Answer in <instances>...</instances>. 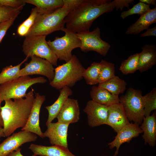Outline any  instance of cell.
Segmentation results:
<instances>
[{"label":"cell","instance_id":"cell-1","mask_svg":"<svg viewBox=\"0 0 156 156\" xmlns=\"http://www.w3.org/2000/svg\"><path fill=\"white\" fill-rule=\"evenodd\" d=\"M114 8V1L82 0L65 17L66 28L75 33L89 31L96 19Z\"/></svg>","mask_w":156,"mask_h":156},{"label":"cell","instance_id":"cell-2","mask_svg":"<svg viewBox=\"0 0 156 156\" xmlns=\"http://www.w3.org/2000/svg\"><path fill=\"white\" fill-rule=\"evenodd\" d=\"M33 89L23 98L5 100L1 107L3 132L8 137L17 129L23 127L26 124L33 107L35 98Z\"/></svg>","mask_w":156,"mask_h":156},{"label":"cell","instance_id":"cell-3","mask_svg":"<svg viewBox=\"0 0 156 156\" xmlns=\"http://www.w3.org/2000/svg\"><path fill=\"white\" fill-rule=\"evenodd\" d=\"M82 0H63L64 5L53 12L46 14L38 15L33 26L26 36H47L65 27L64 19L73 9Z\"/></svg>","mask_w":156,"mask_h":156},{"label":"cell","instance_id":"cell-4","mask_svg":"<svg viewBox=\"0 0 156 156\" xmlns=\"http://www.w3.org/2000/svg\"><path fill=\"white\" fill-rule=\"evenodd\" d=\"M84 68L79 59L75 55L70 59L55 68V75L50 85L57 90L68 86H73L83 78Z\"/></svg>","mask_w":156,"mask_h":156},{"label":"cell","instance_id":"cell-5","mask_svg":"<svg viewBox=\"0 0 156 156\" xmlns=\"http://www.w3.org/2000/svg\"><path fill=\"white\" fill-rule=\"evenodd\" d=\"M119 101L129 121L141 125L144 117V102L141 91L130 87L125 94L119 98Z\"/></svg>","mask_w":156,"mask_h":156},{"label":"cell","instance_id":"cell-6","mask_svg":"<svg viewBox=\"0 0 156 156\" xmlns=\"http://www.w3.org/2000/svg\"><path fill=\"white\" fill-rule=\"evenodd\" d=\"M47 80L42 77L31 78L29 76L18 78L0 84V96L2 101L24 97L28 89L37 83H44Z\"/></svg>","mask_w":156,"mask_h":156},{"label":"cell","instance_id":"cell-7","mask_svg":"<svg viewBox=\"0 0 156 156\" xmlns=\"http://www.w3.org/2000/svg\"><path fill=\"white\" fill-rule=\"evenodd\" d=\"M46 36H25L22 50L26 57L32 56L44 59L53 66H57L58 58L49 47L46 40Z\"/></svg>","mask_w":156,"mask_h":156},{"label":"cell","instance_id":"cell-8","mask_svg":"<svg viewBox=\"0 0 156 156\" xmlns=\"http://www.w3.org/2000/svg\"><path fill=\"white\" fill-rule=\"evenodd\" d=\"M62 31L65 32L64 36L61 37H56L54 40H49L47 43L58 59L66 62L71 58L73 55L72 51L75 48H80L81 43L76 33L65 27Z\"/></svg>","mask_w":156,"mask_h":156},{"label":"cell","instance_id":"cell-9","mask_svg":"<svg viewBox=\"0 0 156 156\" xmlns=\"http://www.w3.org/2000/svg\"><path fill=\"white\" fill-rule=\"evenodd\" d=\"M76 34L81 40L80 48L83 52L93 51L105 56L111 47L108 43L101 38V31L98 27L92 31L81 32Z\"/></svg>","mask_w":156,"mask_h":156},{"label":"cell","instance_id":"cell-10","mask_svg":"<svg viewBox=\"0 0 156 156\" xmlns=\"http://www.w3.org/2000/svg\"><path fill=\"white\" fill-rule=\"evenodd\" d=\"M30 57V62L26 63L25 67L20 69V76L41 75L46 77L51 82L55 75L53 65L47 60L36 56H32Z\"/></svg>","mask_w":156,"mask_h":156},{"label":"cell","instance_id":"cell-11","mask_svg":"<svg viewBox=\"0 0 156 156\" xmlns=\"http://www.w3.org/2000/svg\"><path fill=\"white\" fill-rule=\"evenodd\" d=\"M37 138V135L25 131L13 133L0 144V156H7L23 144L35 142Z\"/></svg>","mask_w":156,"mask_h":156},{"label":"cell","instance_id":"cell-12","mask_svg":"<svg viewBox=\"0 0 156 156\" xmlns=\"http://www.w3.org/2000/svg\"><path fill=\"white\" fill-rule=\"evenodd\" d=\"M108 111V106L92 100L88 101L83 109L87 116L88 124L92 127L107 124Z\"/></svg>","mask_w":156,"mask_h":156},{"label":"cell","instance_id":"cell-13","mask_svg":"<svg viewBox=\"0 0 156 156\" xmlns=\"http://www.w3.org/2000/svg\"><path fill=\"white\" fill-rule=\"evenodd\" d=\"M69 124L59 122H51L47 125L46 130L43 133L44 137L49 138L52 145H58L68 148L67 132Z\"/></svg>","mask_w":156,"mask_h":156},{"label":"cell","instance_id":"cell-14","mask_svg":"<svg viewBox=\"0 0 156 156\" xmlns=\"http://www.w3.org/2000/svg\"><path fill=\"white\" fill-rule=\"evenodd\" d=\"M142 132L139 125L134 123L129 122L124 126L117 133L114 139L108 143L110 149L116 148L113 156L118 155L120 147L122 144L130 143L133 138L137 137Z\"/></svg>","mask_w":156,"mask_h":156},{"label":"cell","instance_id":"cell-15","mask_svg":"<svg viewBox=\"0 0 156 156\" xmlns=\"http://www.w3.org/2000/svg\"><path fill=\"white\" fill-rule=\"evenodd\" d=\"M45 100V96L36 93L30 115L25 125L21 130L30 132L44 138L39 124V114L41 106Z\"/></svg>","mask_w":156,"mask_h":156},{"label":"cell","instance_id":"cell-16","mask_svg":"<svg viewBox=\"0 0 156 156\" xmlns=\"http://www.w3.org/2000/svg\"><path fill=\"white\" fill-rule=\"evenodd\" d=\"M80 109L78 101L68 98L64 103L56 118L58 122L70 124L79 119Z\"/></svg>","mask_w":156,"mask_h":156},{"label":"cell","instance_id":"cell-17","mask_svg":"<svg viewBox=\"0 0 156 156\" xmlns=\"http://www.w3.org/2000/svg\"><path fill=\"white\" fill-rule=\"evenodd\" d=\"M129 123L123 107L120 103L108 106L107 124L117 133L122 128Z\"/></svg>","mask_w":156,"mask_h":156},{"label":"cell","instance_id":"cell-18","mask_svg":"<svg viewBox=\"0 0 156 156\" xmlns=\"http://www.w3.org/2000/svg\"><path fill=\"white\" fill-rule=\"evenodd\" d=\"M156 23V7L140 15L139 18L127 29L125 34L135 35L149 28L151 25Z\"/></svg>","mask_w":156,"mask_h":156},{"label":"cell","instance_id":"cell-19","mask_svg":"<svg viewBox=\"0 0 156 156\" xmlns=\"http://www.w3.org/2000/svg\"><path fill=\"white\" fill-rule=\"evenodd\" d=\"M142 51L139 53L138 70L141 73L151 69L156 64V46L147 44L141 48Z\"/></svg>","mask_w":156,"mask_h":156},{"label":"cell","instance_id":"cell-20","mask_svg":"<svg viewBox=\"0 0 156 156\" xmlns=\"http://www.w3.org/2000/svg\"><path fill=\"white\" fill-rule=\"evenodd\" d=\"M36 156H76L68 148L58 145L46 146L32 144L29 147Z\"/></svg>","mask_w":156,"mask_h":156},{"label":"cell","instance_id":"cell-21","mask_svg":"<svg viewBox=\"0 0 156 156\" xmlns=\"http://www.w3.org/2000/svg\"><path fill=\"white\" fill-rule=\"evenodd\" d=\"M143 134L142 137L145 144L154 146L156 141V118L154 113L144 117L140 126Z\"/></svg>","mask_w":156,"mask_h":156},{"label":"cell","instance_id":"cell-22","mask_svg":"<svg viewBox=\"0 0 156 156\" xmlns=\"http://www.w3.org/2000/svg\"><path fill=\"white\" fill-rule=\"evenodd\" d=\"M92 100L107 106L120 103L118 96L112 94L106 89L93 86L90 92Z\"/></svg>","mask_w":156,"mask_h":156},{"label":"cell","instance_id":"cell-23","mask_svg":"<svg viewBox=\"0 0 156 156\" xmlns=\"http://www.w3.org/2000/svg\"><path fill=\"white\" fill-rule=\"evenodd\" d=\"M72 93L70 88L65 87L61 89L59 96L54 103L51 105L45 107L49 113L46 125L57 117L66 101Z\"/></svg>","mask_w":156,"mask_h":156},{"label":"cell","instance_id":"cell-24","mask_svg":"<svg viewBox=\"0 0 156 156\" xmlns=\"http://www.w3.org/2000/svg\"><path fill=\"white\" fill-rule=\"evenodd\" d=\"M26 3L36 6L38 14H46L51 13L62 7L63 0H23Z\"/></svg>","mask_w":156,"mask_h":156},{"label":"cell","instance_id":"cell-25","mask_svg":"<svg viewBox=\"0 0 156 156\" xmlns=\"http://www.w3.org/2000/svg\"><path fill=\"white\" fill-rule=\"evenodd\" d=\"M127 84L125 80L116 76L105 82L99 83L98 86L106 89L113 94L118 96L124 92Z\"/></svg>","mask_w":156,"mask_h":156},{"label":"cell","instance_id":"cell-26","mask_svg":"<svg viewBox=\"0 0 156 156\" xmlns=\"http://www.w3.org/2000/svg\"><path fill=\"white\" fill-rule=\"evenodd\" d=\"M29 57L26 58L17 65H12L3 68L0 73V84L15 79L19 77L20 67L21 65L28 60Z\"/></svg>","mask_w":156,"mask_h":156},{"label":"cell","instance_id":"cell-27","mask_svg":"<svg viewBox=\"0 0 156 156\" xmlns=\"http://www.w3.org/2000/svg\"><path fill=\"white\" fill-rule=\"evenodd\" d=\"M100 67V62H94L87 69H85L83 78L87 84L92 85L98 83Z\"/></svg>","mask_w":156,"mask_h":156},{"label":"cell","instance_id":"cell-28","mask_svg":"<svg viewBox=\"0 0 156 156\" xmlns=\"http://www.w3.org/2000/svg\"><path fill=\"white\" fill-rule=\"evenodd\" d=\"M100 69L98 83L105 82L116 76L114 64L102 59L100 62Z\"/></svg>","mask_w":156,"mask_h":156},{"label":"cell","instance_id":"cell-29","mask_svg":"<svg viewBox=\"0 0 156 156\" xmlns=\"http://www.w3.org/2000/svg\"><path fill=\"white\" fill-rule=\"evenodd\" d=\"M139 53L131 55L121 63L119 70L123 74L133 73L138 70Z\"/></svg>","mask_w":156,"mask_h":156},{"label":"cell","instance_id":"cell-30","mask_svg":"<svg viewBox=\"0 0 156 156\" xmlns=\"http://www.w3.org/2000/svg\"><path fill=\"white\" fill-rule=\"evenodd\" d=\"M38 14L36 7L31 9L29 17L18 27L17 32L18 35L20 36H25L27 35L34 24Z\"/></svg>","mask_w":156,"mask_h":156},{"label":"cell","instance_id":"cell-31","mask_svg":"<svg viewBox=\"0 0 156 156\" xmlns=\"http://www.w3.org/2000/svg\"><path fill=\"white\" fill-rule=\"evenodd\" d=\"M144 117L150 116L156 109V88H154L149 92L143 96Z\"/></svg>","mask_w":156,"mask_h":156},{"label":"cell","instance_id":"cell-32","mask_svg":"<svg viewBox=\"0 0 156 156\" xmlns=\"http://www.w3.org/2000/svg\"><path fill=\"white\" fill-rule=\"evenodd\" d=\"M23 7L13 8L0 5V23L17 17Z\"/></svg>","mask_w":156,"mask_h":156},{"label":"cell","instance_id":"cell-33","mask_svg":"<svg viewBox=\"0 0 156 156\" xmlns=\"http://www.w3.org/2000/svg\"><path fill=\"white\" fill-rule=\"evenodd\" d=\"M150 5L139 1L127 10L121 12L120 17L124 19L131 15L137 14L141 15L151 9Z\"/></svg>","mask_w":156,"mask_h":156},{"label":"cell","instance_id":"cell-34","mask_svg":"<svg viewBox=\"0 0 156 156\" xmlns=\"http://www.w3.org/2000/svg\"><path fill=\"white\" fill-rule=\"evenodd\" d=\"M26 3L23 0H0V5L13 8L24 6Z\"/></svg>","mask_w":156,"mask_h":156},{"label":"cell","instance_id":"cell-35","mask_svg":"<svg viewBox=\"0 0 156 156\" xmlns=\"http://www.w3.org/2000/svg\"><path fill=\"white\" fill-rule=\"evenodd\" d=\"M16 18L0 23V43L5 35L9 28L13 24Z\"/></svg>","mask_w":156,"mask_h":156},{"label":"cell","instance_id":"cell-36","mask_svg":"<svg viewBox=\"0 0 156 156\" xmlns=\"http://www.w3.org/2000/svg\"><path fill=\"white\" fill-rule=\"evenodd\" d=\"M115 8L116 10L120 9L123 10L124 7L129 9L130 4H133L134 1L133 0H114Z\"/></svg>","mask_w":156,"mask_h":156},{"label":"cell","instance_id":"cell-37","mask_svg":"<svg viewBox=\"0 0 156 156\" xmlns=\"http://www.w3.org/2000/svg\"><path fill=\"white\" fill-rule=\"evenodd\" d=\"M142 37L148 36H156V26L151 28H148L146 29V31L140 35Z\"/></svg>","mask_w":156,"mask_h":156},{"label":"cell","instance_id":"cell-38","mask_svg":"<svg viewBox=\"0 0 156 156\" xmlns=\"http://www.w3.org/2000/svg\"><path fill=\"white\" fill-rule=\"evenodd\" d=\"M21 148H19L16 151H14L7 156H23L21 153ZM31 156H36L34 155Z\"/></svg>","mask_w":156,"mask_h":156},{"label":"cell","instance_id":"cell-39","mask_svg":"<svg viewBox=\"0 0 156 156\" xmlns=\"http://www.w3.org/2000/svg\"><path fill=\"white\" fill-rule=\"evenodd\" d=\"M139 1L148 5H153L156 6L155 0H140Z\"/></svg>","mask_w":156,"mask_h":156},{"label":"cell","instance_id":"cell-40","mask_svg":"<svg viewBox=\"0 0 156 156\" xmlns=\"http://www.w3.org/2000/svg\"><path fill=\"white\" fill-rule=\"evenodd\" d=\"M2 101L0 96V126L2 127H3V122L1 114V104Z\"/></svg>","mask_w":156,"mask_h":156},{"label":"cell","instance_id":"cell-41","mask_svg":"<svg viewBox=\"0 0 156 156\" xmlns=\"http://www.w3.org/2000/svg\"><path fill=\"white\" fill-rule=\"evenodd\" d=\"M5 137V136L4 133L3 128L0 126V138Z\"/></svg>","mask_w":156,"mask_h":156},{"label":"cell","instance_id":"cell-42","mask_svg":"<svg viewBox=\"0 0 156 156\" xmlns=\"http://www.w3.org/2000/svg\"></svg>","mask_w":156,"mask_h":156}]
</instances>
